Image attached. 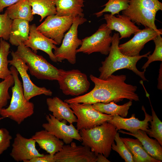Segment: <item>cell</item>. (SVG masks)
<instances>
[{"label":"cell","mask_w":162,"mask_h":162,"mask_svg":"<svg viewBox=\"0 0 162 162\" xmlns=\"http://www.w3.org/2000/svg\"><path fill=\"white\" fill-rule=\"evenodd\" d=\"M89 77L94 83V88L87 93L74 98L66 99L68 104L73 103L93 104L97 103H108L122 101L124 99L139 101L136 93L137 87L126 83V76L124 74L111 75L105 80L91 74Z\"/></svg>","instance_id":"6da1fadb"},{"label":"cell","mask_w":162,"mask_h":162,"mask_svg":"<svg viewBox=\"0 0 162 162\" xmlns=\"http://www.w3.org/2000/svg\"><path fill=\"white\" fill-rule=\"evenodd\" d=\"M119 34L114 33L112 37V41L108 56L105 60L101 62L102 66L99 68L100 73V79L105 80L118 70L126 69L132 70L140 76L143 81H148L145 73L139 70L136 68L137 62L142 58L147 57L150 51L142 55L136 56H130L122 53L120 51L118 46L120 42Z\"/></svg>","instance_id":"7a4b0ae2"},{"label":"cell","mask_w":162,"mask_h":162,"mask_svg":"<svg viewBox=\"0 0 162 162\" xmlns=\"http://www.w3.org/2000/svg\"><path fill=\"white\" fill-rule=\"evenodd\" d=\"M118 130L108 122L90 129L80 130L82 144L89 148L96 156L100 154L107 158L110 154Z\"/></svg>","instance_id":"3957f363"},{"label":"cell","mask_w":162,"mask_h":162,"mask_svg":"<svg viewBox=\"0 0 162 162\" xmlns=\"http://www.w3.org/2000/svg\"><path fill=\"white\" fill-rule=\"evenodd\" d=\"M10 70L14 80V86L11 88V100L9 106L2 110L0 115L4 118H9L20 124L33 114L34 105L24 97L22 83L19 78V74L16 69L11 66Z\"/></svg>","instance_id":"277c9868"},{"label":"cell","mask_w":162,"mask_h":162,"mask_svg":"<svg viewBox=\"0 0 162 162\" xmlns=\"http://www.w3.org/2000/svg\"><path fill=\"white\" fill-rule=\"evenodd\" d=\"M14 52L26 64L31 74L38 79L58 81L64 73L65 70L57 68L23 44L18 46Z\"/></svg>","instance_id":"5b68a950"},{"label":"cell","mask_w":162,"mask_h":162,"mask_svg":"<svg viewBox=\"0 0 162 162\" xmlns=\"http://www.w3.org/2000/svg\"><path fill=\"white\" fill-rule=\"evenodd\" d=\"M86 21L84 17L74 18L70 28L64 35L61 45L55 50L54 54L57 62L66 59L72 64L76 63V51L82 44V40L78 37V28Z\"/></svg>","instance_id":"8992f818"},{"label":"cell","mask_w":162,"mask_h":162,"mask_svg":"<svg viewBox=\"0 0 162 162\" xmlns=\"http://www.w3.org/2000/svg\"><path fill=\"white\" fill-rule=\"evenodd\" d=\"M69 106L76 117V129L78 130L88 129L111 120L113 116L100 112L92 104L73 103Z\"/></svg>","instance_id":"52a82bcc"},{"label":"cell","mask_w":162,"mask_h":162,"mask_svg":"<svg viewBox=\"0 0 162 162\" xmlns=\"http://www.w3.org/2000/svg\"><path fill=\"white\" fill-rule=\"evenodd\" d=\"M111 32L106 23L101 25L94 33L82 40V45L77 49L76 53L89 55L99 52L103 55H108L112 41Z\"/></svg>","instance_id":"ba28073f"},{"label":"cell","mask_w":162,"mask_h":162,"mask_svg":"<svg viewBox=\"0 0 162 162\" xmlns=\"http://www.w3.org/2000/svg\"><path fill=\"white\" fill-rule=\"evenodd\" d=\"M74 18L70 16H58L56 14L50 15L37 27V29L59 45L62 42L64 33L70 28Z\"/></svg>","instance_id":"9c48e42d"},{"label":"cell","mask_w":162,"mask_h":162,"mask_svg":"<svg viewBox=\"0 0 162 162\" xmlns=\"http://www.w3.org/2000/svg\"><path fill=\"white\" fill-rule=\"evenodd\" d=\"M58 82L64 94L72 96L87 92L90 85L86 75L78 69L65 70Z\"/></svg>","instance_id":"30bf717a"},{"label":"cell","mask_w":162,"mask_h":162,"mask_svg":"<svg viewBox=\"0 0 162 162\" xmlns=\"http://www.w3.org/2000/svg\"><path fill=\"white\" fill-rule=\"evenodd\" d=\"M11 54L12 58L8 60L9 64L10 65L14 66L20 75L25 99L29 101L33 97L41 94L51 96L52 92L50 89L44 87H38L31 81L27 73L28 68L26 64L17 57L14 51H12Z\"/></svg>","instance_id":"8fae6325"},{"label":"cell","mask_w":162,"mask_h":162,"mask_svg":"<svg viewBox=\"0 0 162 162\" xmlns=\"http://www.w3.org/2000/svg\"><path fill=\"white\" fill-rule=\"evenodd\" d=\"M46 118L47 122L42 124L43 128L58 139L62 140L64 143L70 144L74 139L82 141L79 131L73 123L68 125L66 120L60 121L50 114L46 115Z\"/></svg>","instance_id":"7c38bea8"},{"label":"cell","mask_w":162,"mask_h":162,"mask_svg":"<svg viewBox=\"0 0 162 162\" xmlns=\"http://www.w3.org/2000/svg\"><path fill=\"white\" fill-rule=\"evenodd\" d=\"M70 144L64 145L54 155L56 162H96L97 156L89 148L73 142Z\"/></svg>","instance_id":"4fadbf2b"},{"label":"cell","mask_w":162,"mask_h":162,"mask_svg":"<svg viewBox=\"0 0 162 162\" xmlns=\"http://www.w3.org/2000/svg\"><path fill=\"white\" fill-rule=\"evenodd\" d=\"M36 142L32 137L27 138L17 133L12 144L10 156L16 161L28 162L37 157H42L44 154L39 153L36 147Z\"/></svg>","instance_id":"5bb4252c"},{"label":"cell","mask_w":162,"mask_h":162,"mask_svg":"<svg viewBox=\"0 0 162 162\" xmlns=\"http://www.w3.org/2000/svg\"><path fill=\"white\" fill-rule=\"evenodd\" d=\"M159 34H162L161 29L158 31L146 27L135 33L134 37L130 40L119 45V49L122 53L126 56H140V52L145 44L153 40Z\"/></svg>","instance_id":"9a60e30c"},{"label":"cell","mask_w":162,"mask_h":162,"mask_svg":"<svg viewBox=\"0 0 162 162\" xmlns=\"http://www.w3.org/2000/svg\"><path fill=\"white\" fill-rule=\"evenodd\" d=\"M29 34L28 39L23 44L30 48L35 53L38 50H41L47 54L50 60L57 62L52 50L57 48L58 45L53 40L47 38L39 32L37 29L35 24L30 25Z\"/></svg>","instance_id":"2e32d148"},{"label":"cell","mask_w":162,"mask_h":162,"mask_svg":"<svg viewBox=\"0 0 162 162\" xmlns=\"http://www.w3.org/2000/svg\"><path fill=\"white\" fill-rule=\"evenodd\" d=\"M122 14L138 25L141 24L156 31H159L155 23L156 14L142 5L130 1L129 5L122 11Z\"/></svg>","instance_id":"e0dca14e"},{"label":"cell","mask_w":162,"mask_h":162,"mask_svg":"<svg viewBox=\"0 0 162 162\" xmlns=\"http://www.w3.org/2000/svg\"><path fill=\"white\" fill-rule=\"evenodd\" d=\"M142 110L144 112L145 118L143 121H140L136 118L134 114L132 115L129 118H125L118 115L113 116L112 118L108 121L113 124L118 130L124 129L129 132L134 133L139 130H144L146 132L149 129V122L152 119V116L146 112L144 106Z\"/></svg>","instance_id":"ac0fdd59"},{"label":"cell","mask_w":162,"mask_h":162,"mask_svg":"<svg viewBox=\"0 0 162 162\" xmlns=\"http://www.w3.org/2000/svg\"><path fill=\"white\" fill-rule=\"evenodd\" d=\"M104 16L107 26L111 30L118 32L120 40L129 38L140 30L139 27L135 25V23L123 15L118 14L116 16L111 14H106Z\"/></svg>","instance_id":"d6986e66"},{"label":"cell","mask_w":162,"mask_h":162,"mask_svg":"<svg viewBox=\"0 0 162 162\" xmlns=\"http://www.w3.org/2000/svg\"><path fill=\"white\" fill-rule=\"evenodd\" d=\"M46 103L49 111L52 112V115L58 120H65L70 124L76 122V117L67 102L55 97L47 98Z\"/></svg>","instance_id":"ffe728a7"},{"label":"cell","mask_w":162,"mask_h":162,"mask_svg":"<svg viewBox=\"0 0 162 162\" xmlns=\"http://www.w3.org/2000/svg\"><path fill=\"white\" fill-rule=\"evenodd\" d=\"M31 137L40 148L52 155L60 151L64 145L63 141L45 130L36 132Z\"/></svg>","instance_id":"44dd1931"},{"label":"cell","mask_w":162,"mask_h":162,"mask_svg":"<svg viewBox=\"0 0 162 162\" xmlns=\"http://www.w3.org/2000/svg\"><path fill=\"white\" fill-rule=\"evenodd\" d=\"M119 132L134 136L141 142L148 154L152 157L161 162L162 161V147L156 139L149 137L146 132L139 130L132 133L119 130Z\"/></svg>","instance_id":"7402d4cb"},{"label":"cell","mask_w":162,"mask_h":162,"mask_svg":"<svg viewBox=\"0 0 162 162\" xmlns=\"http://www.w3.org/2000/svg\"><path fill=\"white\" fill-rule=\"evenodd\" d=\"M58 16H77L83 17V7L84 0H54Z\"/></svg>","instance_id":"603a6c76"},{"label":"cell","mask_w":162,"mask_h":162,"mask_svg":"<svg viewBox=\"0 0 162 162\" xmlns=\"http://www.w3.org/2000/svg\"><path fill=\"white\" fill-rule=\"evenodd\" d=\"M29 22L23 19L13 20L9 40L12 45L18 46L28 39L30 25Z\"/></svg>","instance_id":"cb8c5ba5"},{"label":"cell","mask_w":162,"mask_h":162,"mask_svg":"<svg viewBox=\"0 0 162 162\" xmlns=\"http://www.w3.org/2000/svg\"><path fill=\"white\" fill-rule=\"evenodd\" d=\"M121 138L133 155L134 162H161L150 156L137 138Z\"/></svg>","instance_id":"d4e9b609"},{"label":"cell","mask_w":162,"mask_h":162,"mask_svg":"<svg viewBox=\"0 0 162 162\" xmlns=\"http://www.w3.org/2000/svg\"><path fill=\"white\" fill-rule=\"evenodd\" d=\"M6 11L12 20L23 19L31 22L34 19L31 6L28 0H19L14 4L8 7Z\"/></svg>","instance_id":"484cf974"},{"label":"cell","mask_w":162,"mask_h":162,"mask_svg":"<svg viewBox=\"0 0 162 162\" xmlns=\"http://www.w3.org/2000/svg\"><path fill=\"white\" fill-rule=\"evenodd\" d=\"M132 104V101L130 100L121 105L116 104L114 101L108 103H97L92 105L95 110L101 113L113 116L118 115L124 118L127 116L128 110Z\"/></svg>","instance_id":"4316f807"},{"label":"cell","mask_w":162,"mask_h":162,"mask_svg":"<svg viewBox=\"0 0 162 162\" xmlns=\"http://www.w3.org/2000/svg\"><path fill=\"white\" fill-rule=\"evenodd\" d=\"M32 7L33 15L37 14L40 16L41 22L46 17L56 14L54 0H28Z\"/></svg>","instance_id":"83f0119b"},{"label":"cell","mask_w":162,"mask_h":162,"mask_svg":"<svg viewBox=\"0 0 162 162\" xmlns=\"http://www.w3.org/2000/svg\"><path fill=\"white\" fill-rule=\"evenodd\" d=\"M10 45L2 38L0 39V79L4 80L11 74L8 68V56L10 52Z\"/></svg>","instance_id":"f1b7e54d"},{"label":"cell","mask_w":162,"mask_h":162,"mask_svg":"<svg viewBox=\"0 0 162 162\" xmlns=\"http://www.w3.org/2000/svg\"><path fill=\"white\" fill-rule=\"evenodd\" d=\"M130 0H109L108 2L102 6H105L101 11L94 14L97 17L101 16L104 12H109L114 15L119 14L120 11L126 9L128 7Z\"/></svg>","instance_id":"f546056e"},{"label":"cell","mask_w":162,"mask_h":162,"mask_svg":"<svg viewBox=\"0 0 162 162\" xmlns=\"http://www.w3.org/2000/svg\"><path fill=\"white\" fill-rule=\"evenodd\" d=\"M152 112V119L150 122L151 128L146 132L150 137L155 139L162 146V122L157 116L149 100Z\"/></svg>","instance_id":"4dcf8cb0"},{"label":"cell","mask_w":162,"mask_h":162,"mask_svg":"<svg viewBox=\"0 0 162 162\" xmlns=\"http://www.w3.org/2000/svg\"><path fill=\"white\" fill-rule=\"evenodd\" d=\"M114 140L116 142H114L112 145V149L117 152L125 162H134L133 155L126 146L120 136L118 132L116 133Z\"/></svg>","instance_id":"1f68e13d"},{"label":"cell","mask_w":162,"mask_h":162,"mask_svg":"<svg viewBox=\"0 0 162 162\" xmlns=\"http://www.w3.org/2000/svg\"><path fill=\"white\" fill-rule=\"evenodd\" d=\"M14 83V78L12 74L0 82V113L2 110L8 104L10 98L9 89Z\"/></svg>","instance_id":"d6a6232c"},{"label":"cell","mask_w":162,"mask_h":162,"mask_svg":"<svg viewBox=\"0 0 162 162\" xmlns=\"http://www.w3.org/2000/svg\"><path fill=\"white\" fill-rule=\"evenodd\" d=\"M160 34H158L153 39L155 44V48L153 53L149 54L147 57L148 61L142 68L146 70L149 64L155 61H162V38Z\"/></svg>","instance_id":"836d02e7"},{"label":"cell","mask_w":162,"mask_h":162,"mask_svg":"<svg viewBox=\"0 0 162 162\" xmlns=\"http://www.w3.org/2000/svg\"><path fill=\"white\" fill-rule=\"evenodd\" d=\"M12 22L13 20L9 17L6 11L4 14H0V39L9 40Z\"/></svg>","instance_id":"e575fe53"},{"label":"cell","mask_w":162,"mask_h":162,"mask_svg":"<svg viewBox=\"0 0 162 162\" xmlns=\"http://www.w3.org/2000/svg\"><path fill=\"white\" fill-rule=\"evenodd\" d=\"M4 118H0V121ZM12 136L6 128H0V155L10 146Z\"/></svg>","instance_id":"d590c367"},{"label":"cell","mask_w":162,"mask_h":162,"mask_svg":"<svg viewBox=\"0 0 162 162\" xmlns=\"http://www.w3.org/2000/svg\"><path fill=\"white\" fill-rule=\"evenodd\" d=\"M139 4L150 10L155 14L159 10H162V3L158 0H130Z\"/></svg>","instance_id":"8d00e7d4"},{"label":"cell","mask_w":162,"mask_h":162,"mask_svg":"<svg viewBox=\"0 0 162 162\" xmlns=\"http://www.w3.org/2000/svg\"><path fill=\"white\" fill-rule=\"evenodd\" d=\"M28 162H56L54 155L50 154L45 155L42 157H35Z\"/></svg>","instance_id":"74e56055"},{"label":"cell","mask_w":162,"mask_h":162,"mask_svg":"<svg viewBox=\"0 0 162 162\" xmlns=\"http://www.w3.org/2000/svg\"><path fill=\"white\" fill-rule=\"evenodd\" d=\"M19 0H0V13L4 9L14 4Z\"/></svg>","instance_id":"f35d334b"},{"label":"cell","mask_w":162,"mask_h":162,"mask_svg":"<svg viewBox=\"0 0 162 162\" xmlns=\"http://www.w3.org/2000/svg\"><path fill=\"white\" fill-rule=\"evenodd\" d=\"M96 162H110L106 158L101 154H98L97 156Z\"/></svg>","instance_id":"ab89813d"},{"label":"cell","mask_w":162,"mask_h":162,"mask_svg":"<svg viewBox=\"0 0 162 162\" xmlns=\"http://www.w3.org/2000/svg\"><path fill=\"white\" fill-rule=\"evenodd\" d=\"M162 63L160 64V69H159V74L158 78V89L162 90Z\"/></svg>","instance_id":"60d3db41"}]
</instances>
